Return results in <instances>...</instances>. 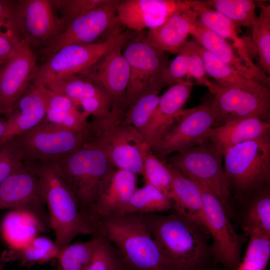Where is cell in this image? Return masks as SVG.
Masks as SVG:
<instances>
[{
  "label": "cell",
  "mask_w": 270,
  "mask_h": 270,
  "mask_svg": "<svg viewBox=\"0 0 270 270\" xmlns=\"http://www.w3.org/2000/svg\"><path fill=\"white\" fill-rule=\"evenodd\" d=\"M93 236L108 240L132 270H182L160 250L142 214H125L95 219Z\"/></svg>",
  "instance_id": "cell-1"
},
{
  "label": "cell",
  "mask_w": 270,
  "mask_h": 270,
  "mask_svg": "<svg viewBox=\"0 0 270 270\" xmlns=\"http://www.w3.org/2000/svg\"><path fill=\"white\" fill-rule=\"evenodd\" d=\"M38 176L48 208L55 242L61 250L80 234H94L78 200L54 162L26 164Z\"/></svg>",
  "instance_id": "cell-2"
},
{
  "label": "cell",
  "mask_w": 270,
  "mask_h": 270,
  "mask_svg": "<svg viewBox=\"0 0 270 270\" xmlns=\"http://www.w3.org/2000/svg\"><path fill=\"white\" fill-rule=\"evenodd\" d=\"M142 215L152 237L166 256L182 270H194L200 266L210 251L208 232L176 212L168 215Z\"/></svg>",
  "instance_id": "cell-3"
},
{
  "label": "cell",
  "mask_w": 270,
  "mask_h": 270,
  "mask_svg": "<svg viewBox=\"0 0 270 270\" xmlns=\"http://www.w3.org/2000/svg\"><path fill=\"white\" fill-rule=\"evenodd\" d=\"M126 108L114 104L109 114L89 122L88 142L100 148L116 168L142 176V148L146 142L134 126L122 123Z\"/></svg>",
  "instance_id": "cell-4"
},
{
  "label": "cell",
  "mask_w": 270,
  "mask_h": 270,
  "mask_svg": "<svg viewBox=\"0 0 270 270\" xmlns=\"http://www.w3.org/2000/svg\"><path fill=\"white\" fill-rule=\"evenodd\" d=\"M54 162L75 196L85 218L104 179L115 166L100 148L88 141Z\"/></svg>",
  "instance_id": "cell-5"
},
{
  "label": "cell",
  "mask_w": 270,
  "mask_h": 270,
  "mask_svg": "<svg viewBox=\"0 0 270 270\" xmlns=\"http://www.w3.org/2000/svg\"><path fill=\"white\" fill-rule=\"evenodd\" d=\"M132 38V33L124 31L98 42L65 46L38 67L33 82L45 86L64 77L82 74L110 51L125 46Z\"/></svg>",
  "instance_id": "cell-6"
},
{
  "label": "cell",
  "mask_w": 270,
  "mask_h": 270,
  "mask_svg": "<svg viewBox=\"0 0 270 270\" xmlns=\"http://www.w3.org/2000/svg\"><path fill=\"white\" fill-rule=\"evenodd\" d=\"M123 53L130 68L126 94V108L141 96L160 92L168 86L163 79L164 70L170 64L166 52L146 37L132 39L125 46Z\"/></svg>",
  "instance_id": "cell-7"
},
{
  "label": "cell",
  "mask_w": 270,
  "mask_h": 270,
  "mask_svg": "<svg viewBox=\"0 0 270 270\" xmlns=\"http://www.w3.org/2000/svg\"><path fill=\"white\" fill-rule=\"evenodd\" d=\"M224 170L230 187L253 190L270 179V135L244 142L226 150Z\"/></svg>",
  "instance_id": "cell-8"
},
{
  "label": "cell",
  "mask_w": 270,
  "mask_h": 270,
  "mask_svg": "<svg viewBox=\"0 0 270 270\" xmlns=\"http://www.w3.org/2000/svg\"><path fill=\"white\" fill-rule=\"evenodd\" d=\"M222 156L207 139L164 161L183 175L206 186L219 199L226 212L230 208V187Z\"/></svg>",
  "instance_id": "cell-9"
},
{
  "label": "cell",
  "mask_w": 270,
  "mask_h": 270,
  "mask_svg": "<svg viewBox=\"0 0 270 270\" xmlns=\"http://www.w3.org/2000/svg\"><path fill=\"white\" fill-rule=\"evenodd\" d=\"M26 164L54 162L82 146L88 130L77 131L59 126L45 120L30 130L14 137Z\"/></svg>",
  "instance_id": "cell-10"
},
{
  "label": "cell",
  "mask_w": 270,
  "mask_h": 270,
  "mask_svg": "<svg viewBox=\"0 0 270 270\" xmlns=\"http://www.w3.org/2000/svg\"><path fill=\"white\" fill-rule=\"evenodd\" d=\"M120 0H106L102 4L72 21L43 51L48 57L70 44H88L122 33L124 26L117 15Z\"/></svg>",
  "instance_id": "cell-11"
},
{
  "label": "cell",
  "mask_w": 270,
  "mask_h": 270,
  "mask_svg": "<svg viewBox=\"0 0 270 270\" xmlns=\"http://www.w3.org/2000/svg\"><path fill=\"white\" fill-rule=\"evenodd\" d=\"M211 103L184 109L168 132L155 144L152 150L162 160L174 152L195 146L207 140L206 134L215 124Z\"/></svg>",
  "instance_id": "cell-12"
},
{
  "label": "cell",
  "mask_w": 270,
  "mask_h": 270,
  "mask_svg": "<svg viewBox=\"0 0 270 270\" xmlns=\"http://www.w3.org/2000/svg\"><path fill=\"white\" fill-rule=\"evenodd\" d=\"M194 182L202 193L206 228L213 239L210 252L216 262L228 270H236L241 262L240 238L219 199L206 186Z\"/></svg>",
  "instance_id": "cell-13"
},
{
  "label": "cell",
  "mask_w": 270,
  "mask_h": 270,
  "mask_svg": "<svg viewBox=\"0 0 270 270\" xmlns=\"http://www.w3.org/2000/svg\"><path fill=\"white\" fill-rule=\"evenodd\" d=\"M10 209L28 213L44 232L51 228L40 180L26 164L0 184V210Z\"/></svg>",
  "instance_id": "cell-14"
},
{
  "label": "cell",
  "mask_w": 270,
  "mask_h": 270,
  "mask_svg": "<svg viewBox=\"0 0 270 270\" xmlns=\"http://www.w3.org/2000/svg\"><path fill=\"white\" fill-rule=\"evenodd\" d=\"M14 28L18 38L32 48L46 46L64 29L51 0H17Z\"/></svg>",
  "instance_id": "cell-15"
},
{
  "label": "cell",
  "mask_w": 270,
  "mask_h": 270,
  "mask_svg": "<svg viewBox=\"0 0 270 270\" xmlns=\"http://www.w3.org/2000/svg\"><path fill=\"white\" fill-rule=\"evenodd\" d=\"M215 116V127L236 118L256 117L270 122V96L215 82L210 92Z\"/></svg>",
  "instance_id": "cell-16"
},
{
  "label": "cell",
  "mask_w": 270,
  "mask_h": 270,
  "mask_svg": "<svg viewBox=\"0 0 270 270\" xmlns=\"http://www.w3.org/2000/svg\"><path fill=\"white\" fill-rule=\"evenodd\" d=\"M193 0H123L117 7L120 24L128 29L140 32L157 28L172 16L194 8Z\"/></svg>",
  "instance_id": "cell-17"
},
{
  "label": "cell",
  "mask_w": 270,
  "mask_h": 270,
  "mask_svg": "<svg viewBox=\"0 0 270 270\" xmlns=\"http://www.w3.org/2000/svg\"><path fill=\"white\" fill-rule=\"evenodd\" d=\"M38 66L32 49L22 41L19 51L0 74V114L8 116L32 84Z\"/></svg>",
  "instance_id": "cell-18"
},
{
  "label": "cell",
  "mask_w": 270,
  "mask_h": 270,
  "mask_svg": "<svg viewBox=\"0 0 270 270\" xmlns=\"http://www.w3.org/2000/svg\"><path fill=\"white\" fill-rule=\"evenodd\" d=\"M137 188V174L114 167L104 179L86 219L91 226L96 218L120 214Z\"/></svg>",
  "instance_id": "cell-19"
},
{
  "label": "cell",
  "mask_w": 270,
  "mask_h": 270,
  "mask_svg": "<svg viewBox=\"0 0 270 270\" xmlns=\"http://www.w3.org/2000/svg\"><path fill=\"white\" fill-rule=\"evenodd\" d=\"M123 47L110 51L88 70L81 74L92 80L114 104L126 106L129 64L122 52Z\"/></svg>",
  "instance_id": "cell-20"
},
{
  "label": "cell",
  "mask_w": 270,
  "mask_h": 270,
  "mask_svg": "<svg viewBox=\"0 0 270 270\" xmlns=\"http://www.w3.org/2000/svg\"><path fill=\"white\" fill-rule=\"evenodd\" d=\"M193 84L189 80H184L171 85L160 96L154 114L142 133L150 148L176 122L190 96Z\"/></svg>",
  "instance_id": "cell-21"
},
{
  "label": "cell",
  "mask_w": 270,
  "mask_h": 270,
  "mask_svg": "<svg viewBox=\"0 0 270 270\" xmlns=\"http://www.w3.org/2000/svg\"><path fill=\"white\" fill-rule=\"evenodd\" d=\"M46 113L42 84L32 82L8 116L6 130L0 141L4 142L34 128L44 120Z\"/></svg>",
  "instance_id": "cell-22"
},
{
  "label": "cell",
  "mask_w": 270,
  "mask_h": 270,
  "mask_svg": "<svg viewBox=\"0 0 270 270\" xmlns=\"http://www.w3.org/2000/svg\"><path fill=\"white\" fill-rule=\"evenodd\" d=\"M270 122L256 117L232 119L222 125L212 127L206 138L222 156L230 148L241 142L270 135Z\"/></svg>",
  "instance_id": "cell-23"
},
{
  "label": "cell",
  "mask_w": 270,
  "mask_h": 270,
  "mask_svg": "<svg viewBox=\"0 0 270 270\" xmlns=\"http://www.w3.org/2000/svg\"><path fill=\"white\" fill-rule=\"evenodd\" d=\"M190 34L202 48L222 62L246 78L270 88V78L266 74L248 67L232 45L204 28L198 20L191 29Z\"/></svg>",
  "instance_id": "cell-24"
},
{
  "label": "cell",
  "mask_w": 270,
  "mask_h": 270,
  "mask_svg": "<svg viewBox=\"0 0 270 270\" xmlns=\"http://www.w3.org/2000/svg\"><path fill=\"white\" fill-rule=\"evenodd\" d=\"M197 20L198 13L194 8L184 10L172 16L162 25L150 29L146 38L164 52L178 54L188 42Z\"/></svg>",
  "instance_id": "cell-25"
},
{
  "label": "cell",
  "mask_w": 270,
  "mask_h": 270,
  "mask_svg": "<svg viewBox=\"0 0 270 270\" xmlns=\"http://www.w3.org/2000/svg\"><path fill=\"white\" fill-rule=\"evenodd\" d=\"M166 166L172 180L171 200L173 208L176 212L191 220L208 232L202 196L198 186L167 164Z\"/></svg>",
  "instance_id": "cell-26"
},
{
  "label": "cell",
  "mask_w": 270,
  "mask_h": 270,
  "mask_svg": "<svg viewBox=\"0 0 270 270\" xmlns=\"http://www.w3.org/2000/svg\"><path fill=\"white\" fill-rule=\"evenodd\" d=\"M44 86L68 98L84 112L91 110L106 100H110L92 80L82 75L64 77Z\"/></svg>",
  "instance_id": "cell-27"
},
{
  "label": "cell",
  "mask_w": 270,
  "mask_h": 270,
  "mask_svg": "<svg viewBox=\"0 0 270 270\" xmlns=\"http://www.w3.org/2000/svg\"><path fill=\"white\" fill-rule=\"evenodd\" d=\"M196 46V42L188 41L170 62L163 74L167 86L180 82L187 76L194 78L196 84L206 86L210 91L213 88L214 82L208 79Z\"/></svg>",
  "instance_id": "cell-28"
},
{
  "label": "cell",
  "mask_w": 270,
  "mask_h": 270,
  "mask_svg": "<svg viewBox=\"0 0 270 270\" xmlns=\"http://www.w3.org/2000/svg\"><path fill=\"white\" fill-rule=\"evenodd\" d=\"M194 8L198 13V21L202 26L225 40L232 42V46L246 66L256 71L262 70L252 62L244 41L238 36V27L232 20L208 6L204 1L197 0Z\"/></svg>",
  "instance_id": "cell-29"
},
{
  "label": "cell",
  "mask_w": 270,
  "mask_h": 270,
  "mask_svg": "<svg viewBox=\"0 0 270 270\" xmlns=\"http://www.w3.org/2000/svg\"><path fill=\"white\" fill-rule=\"evenodd\" d=\"M196 48L206 74L214 79L216 83L270 96L269 88L240 74L204 49L197 42Z\"/></svg>",
  "instance_id": "cell-30"
},
{
  "label": "cell",
  "mask_w": 270,
  "mask_h": 270,
  "mask_svg": "<svg viewBox=\"0 0 270 270\" xmlns=\"http://www.w3.org/2000/svg\"><path fill=\"white\" fill-rule=\"evenodd\" d=\"M1 228L3 237L10 249L26 246L37 236L39 232H44L34 216L18 210H12L6 214Z\"/></svg>",
  "instance_id": "cell-31"
},
{
  "label": "cell",
  "mask_w": 270,
  "mask_h": 270,
  "mask_svg": "<svg viewBox=\"0 0 270 270\" xmlns=\"http://www.w3.org/2000/svg\"><path fill=\"white\" fill-rule=\"evenodd\" d=\"M60 252L55 242L37 236L24 246L6 251V261H16L25 266L42 264L56 259Z\"/></svg>",
  "instance_id": "cell-32"
},
{
  "label": "cell",
  "mask_w": 270,
  "mask_h": 270,
  "mask_svg": "<svg viewBox=\"0 0 270 270\" xmlns=\"http://www.w3.org/2000/svg\"><path fill=\"white\" fill-rule=\"evenodd\" d=\"M173 208V202L153 186L145 183L137 188L120 214H153L166 212Z\"/></svg>",
  "instance_id": "cell-33"
},
{
  "label": "cell",
  "mask_w": 270,
  "mask_h": 270,
  "mask_svg": "<svg viewBox=\"0 0 270 270\" xmlns=\"http://www.w3.org/2000/svg\"><path fill=\"white\" fill-rule=\"evenodd\" d=\"M102 238L70 244L60 250L56 270H86L91 264Z\"/></svg>",
  "instance_id": "cell-34"
},
{
  "label": "cell",
  "mask_w": 270,
  "mask_h": 270,
  "mask_svg": "<svg viewBox=\"0 0 270 270\" xmlns=\"http://www.w3.org/2000/svg\"><path fill=\"white\" fill-rule=\"evenodd\" d=\"M142 154L145 183L156 187L171 200L172 180L166 162L154 154L146 142L142 146Z\"/></svg>",
  "instance_id": "cell-35"
},
{
  "label": "cell",
  "mask_w": 270,
  "mask_h": 270,
  "mask_svg": "<svg viewBox=\"0 0 270 270\" xmlns=\"http://www.w3.org/2000/svg\"><path fill=\"white\" fill-rule=\"evenodd\" d=\"M204 2L232 20L237 27L251 28L258 18L256 4L253 0H210Z\"/></svg>",
  "instance_id": "cell-36"
},
{
  "label": "cell",
  "mask_w": 270,
  "mask_h": 270,
  "mask_svg": "<svg viewBox=\"0 0 270 270\" xmlns=\"http://www.w3.org/2000/svg\"><path fill=\"white\" fill-rule=\"evenodd\" d=\"M260 12L252 29V42L262 70L270 74V6L258 3Z\"/></svg>",
  "instance_id": "cell-37"
},
{
  "label": "cell",
  "mask_w": 270,
  "mask_h": 270,
  "mask_svg": "<svg viewBox=\"0 0 270 270\" xmlns=\"http://www.w3.org/2000/svg\"><path fill=\"white\" fill-rule=\"evenodd\" d=\"M248 236L260 235L270 238V196L266 192L259 196L249 209L244 222Z\"/></svg>",
  "instance_id": "cell-38"
},
{
  "label": "cell",
  "mask_w": 270,
  "mask_h": 270,
  "mask_svg": "<svg viewBox=\"0 0 270 270\" xmlns=\"http://www.w3.org/2000/svg\"><path fill=\"white\" fill-rule=\"evenodd\" d=\"M160 92H150L138 98L126 108L122 123L134 126L142 134L158 104Z\"/></svg>",
  "instance_id": "cell-39"
},
{
  "label": "cell",
  "mask_w": 270,
  "mask_h": 270,
  "mask_svg": "<svg viewBox=\"0 0 270 270\" xmlns=\"http://www.w3.org/2000/svg\"><path fill=\"white\" fill-rule=\"evenodd\" d=\"M249 237L244 256L236 270H264L270 257V238L260 235Z\"/></svg>",
  "instance_id": "cell-40"
},
{
  "label": "cell",
  "mask_w": 270,
  "mask_h": 270,
  "mask_svg": "<svg viewBox=\"0 0 270 270\" xmlns=\"http://www.w3.org/2000/svg\"><path fill=\"white\" fill-rule=\"evenodd\" d=\"M86 270H132L118 248L108 240L102 238L91 264Z\"/></svg>",
  "instance_id": "cell-41"
},
{
  "label": "cell",
  "mask_w": 270,
  "mask_h": 270,
  "mask_svg": "<svg viewBox=\"0 0 270 270\" xmlns=\"http://www.w3.org/2000/svg\"><path fill=\"white\" fill-rule=\"evenodd\" d=\"M106 0H54L51 2L60 14L64 28L74 20L104 3Z\"/></svg>",
  "instance_id": "cell-42"
},
{
  "label": "cell",
  "mask_w": 270,
  "mask_h": 270,
  "mask_svg": "<svg viewBox=\"0 0 270 270\" xmlns=\"http://www.w3.org/2000/svg\"><path fill=\"white\" fill-rule=\"evenodd\" d=\"M20 150L14 138L0 146V184L24 165Z\"/></svg>",
  "instance_id": "cell-43"
},
{
  "label": "cell",
  "mask_w": 270,
  "mask_h": 270,
  "mask_svg": "<svg viewBox=\"0 0 270 270\" xmlns=\"http://www.w3.org/2000/svg\"><path fill=\"white\" fill-rule=\"evenodd\" d=\"M17 0H0V34H6L11 38H18L14 30V18Z\"/></svg>",
  "instance_id": "cell-44"
},
{
  "label": "cell",
  "mask_w": 270,
  "mask_h": 270,
  "mask_svg": "<svg viewBox=\"0 0 270 270\" xmlns=\"http://www.w3.org/2000/svg\"><path fill=\"white\" fill-rule=\"evenodd\" d=\"M22 41L0 34V66L14 57L20 50Z\"/></svg>",
  "instance_id": "cell-45"
},
{
  "label": "cell",
  "mask_w": 270,
  "mask_h": 270,
  "mask_svg": "<svg viewBox=\"0 0 270 270\" xmlns=\"http://www.w3.org/2000/svg\"><path fill=\"white\" fill-rule=\"evenodd\" d=\"M6 250L3 251L0 256V270H4L6 261Z\"/></svg>",
  "instance_id": "cell-46"
},
{
  "label": "cell",
  "mask_w": 270,
  "mask_h": 270,
  "mask_svg": "<svg viewBox=\"0 0 270 270\" xmlns=\"http://www.w3.org/2000/svg\"><path fill=\"white\" fill-rule=\"evenodd\" d=\"M6 128V120H0V138L4 135Z\"/></svg>",
  "instance_id": "cell-47"
},
{
  "label": "cell",
  "mask_w": 270,
  "mask_h": 270,
  "mask_svg": "<svg viewBox=\"0 0 270 270\" xmlns=\"http://www.w3.org/2000/svg\"><path fill=\"white\" fill-rule=\"evenodd\" d=\"M4 64H3V65H0V74L1 71H2V70L3 66H4Z\"/></svg>",
  "instance_id": "cell-48"
}]
</instances>
